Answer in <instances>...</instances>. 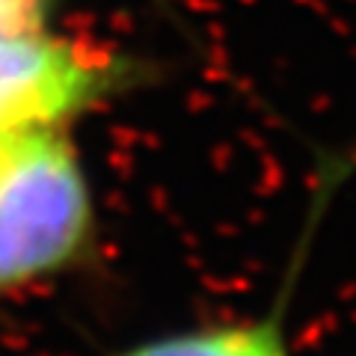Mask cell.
Segmentation results:
<instances>
[{
  "label": "cell",
  "mask_w": 356,
  "mask_h": 356,
  "mask_svg": "<svg viewBox=\"0 0 356 356\" xmlns=\"http://www.w3.org/2000/svg\"><path fill=\"white\" fill-rule=\"evenodd\" d=\"M83 166L57 125L0 134V291L65 267L89 238Z\"/></svg>",
  "instance_id": "cell-1"
},
{
  "label": "cell",
  "mask_w": 356,
  "mask_h": 356,
  "mask_svg": "<svg viewBox=\"0 0 356 356\" xmlns=\"http://www.w3.org/2000/svg\"><path fill=\"white\" fill-rule=\"evenodd\" d=\"M143 65L39 27L0 30V134L60 125L137 86Z\"/></svg>",
  "instance_id": "cell-2"
},
{
  "label": "cell",
  "mask_w": 356,
  "mask_h": 356,
  "mask_svg": "<svg viewBox=\"0 0 356 356\" xmlns=\"http://www.w3.org/2000/svg\"><path fill=\"white\" fill-rule=\"evenodd\" d=\"M125 356H288L273 324H241L191 336L158 339Z\"/></svg>",
  "instance_id": "cell-3"
},
{
  "label": "cell",
  "mask_w": 356,
  "mask_h": 356,
  "mask_svg": "<svg viewBox=\"0 0 356 356\" xmlns=\"http://www.w3.org/2000/svg\"><path fill=\"white\" fill-rule=\"evenodd\" d=\"M44 15V0H0V30L39 27Z\"/></svg>",
  "instance_id": "cell-4"
}]
</instances>
